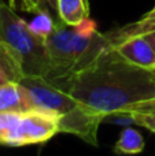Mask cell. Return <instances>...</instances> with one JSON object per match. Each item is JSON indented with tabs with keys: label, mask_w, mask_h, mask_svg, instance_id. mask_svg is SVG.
<instances>
[{
	"label": "cell",
	"mask_w": 155,
	"mask_h": 156,
	"mask_svg": "<svg viewBox=\"0 0 155 156\" xmlns=\"http://www.w3.org/2000/svg\"><path fill=\"white\" fill-rule=\"evenodd\" d=\"M43 8L49 12L52 16H56L59 19V10H58V0H41ZM60 21V19H59Z\"/></svg>",
	"instance_id": "16"
},
{
	"label": "cell",
	"mask_w": 155,
	"mask_h": 156,
	"mask_svg": "<svg viewBox=\"0 0 155 156\" xmlns=\"http://www.w3.org/2000/svg\"><path fill=\"white\" fill-rule=\"evenodd\" d=\"M55 86L104 118L124 116L135 104L155 99V69L128 62L110 44L85 69Z\"/></svg>",
	"instance_id": "1"
},
{
	"label": "cell",
	"mask_w": 155,
	"mask_h": 156,
	"mask_svg": "<svg viewBox=\"0 0 155 156\" xmlns=\"http://www.w3.org/2000/svg\"><path fill=\"white\" fill-rule=\"evenodd\" d=\"M144 16H155V5H154V7L153 8H151V10L150 11H148V12L147 14H146V15Z\"/></svg>",
	"instance_id": "17"
},
{
	"label": "cell",
	"mask_w": 155,
	"mask_h": 156,
	"mask_svg": "<svg viewBox=\"0 0 155 156\" xmlns=\"http://www.w3.org/2000/svg\"><path fill=\"white\" fill-rule=\"evenodd\" d=\"M144 149V138L137 130L132 127H126L122 130L120 138L114 145V151L117 154H139Z\"/></svg>",
	"instance_id": "10"
},
{
	"label": "cell",
	"mask_w": 155,
	"mask_h": 156,
	"mask_svg": "<svg viewBox=\"0 0 155 156\" xmlns=\"http://www.w3.org/2000/svg\"><path fill=\"white\" fill-rule=\"evenodd\" d=\"M3 3H4V0H0V7L3 5Z\"/></svg>",
	"instance_id": "18"
},
{
	"label": "cell",
	"mask_w": 155,
	"mask_h": 156,
	"mask_svg": "<svg viewBox=\"0 0 155 156\" xmlns=\"http://www.w3.org/2000/svg\"><path fill=\"white\" fill-rule=\"evenodd\" d=\"M59 133V118L43 110L21 112L5 138V147H25L48 141Z\"/></svg>",
	"instance_id": "5"
},
{
	"label": "cell",
	"mask_w": 155,
	"mask_h": 156,
	"mask_svg": "<svg viewBox=\"0 0 155 156\" xmlns=\"http://www.w3.org/2000/svg\"><path fill=\"white\" fill-rule=\"evenodd\" d=\"M133 111H137V112H153V114H155V99L146 100V101L135 104L133 107L129 108L128 112H126L124 116H126L129 112H133Z\"/></svg>",
	"instance_id": "15"
},
{
	"label": "cell",
	"mask_w": 155,
	"mask_h": 156,
	"mask_svg": "<svg viewBox=\"0 0 155 156\" xmlns=\"http://www.w3.org/2000/svg\"><path fill=\"white\" fill-rule=\"evenodd\" d=\"M133 34H142L148 43L153 45V48L155 49V27H147V29H142V30H137V32H133V33H129V34H125V36H120V37H109L110 43L114 40H118V38H122V37H126V36H133Z\"/></svg>",
	"instance_id": "14"
},
{
	"label": "cell",
	"mask_w": 155,
	"mask_h": 156,
	"mask_svg": "<svg viewBox=\"0 0 155 156\" xmlns=\"http://www.w3.org/2000/svg\"><path fill=\"white\" fill-rule=\"evenodd\" d=\"M21 82L27 89L33 108L51 112L59 118V133L77 136L89 145H98V130L104 119L103 115L44 77L25 76Z\"/></svg>",
	"instance_id": "3"
},
{
	"label": "cell",
	"mask_w": 155,
	"mask_h": 156,
	"mask_svg": "<svg viewBox=\"0 0 155 156\" xmlns=\"http://www.w3.org/2000/svg\"><path fill=\"white\" fill-rule=\"evenodd\" d=\"M56 23L58 22H54V16L51 14L47 12V11H43V12L37 14V18L30 23V27L38 36H41L43 38H47L49 36V33L54 30Z\"/></svg>",
	"instance_id": "11"
},
{
	"label": "cell",
	"mask_w": 155,
	"mask_h": 156,
	"mask_svg": "<svg viewBox=\"0 0 155 156\" xmlns=\"http://www.w3.org/2000/svg\"><path fill=\"white\" fill-rule=\"evenodd\" d=\"M33 110L27 89L22 82L0 85V112H25Z\"/></svg>",
	"instance_id": "7"
},
{
	"label": "cell",
	"mask_w": 155,
	"mask_h": 156,
	"mask_svg": "<svg viewBox=\"0 0 155 156\" xmlns=\"http://www.w3.org/2000/svg\"><path fill=\"white\" fill-rule=\"evenodd\" d=\"M25 77L21 58L4 41H0V85L7 82H21Z\"/></svg>",
	"instance_id": "8"
},
{
	"label": "cell",
	"mask_w": 155,
	"mask_h": 156,
	"mask_svg": "<svg viewBox=\"0 0 155 156\" xmlns=\"http://www.w3.org/2000/svg\"><path fill=\"white\" fill-rule=\"evenodd\" d=\"M111 45L128 62L140 67L155 69V49L142 34L118 38L111 41Z\"/></svg>",
	"instance_id": "6"
},
{
	"label": "cell",
	"mask_w": 155,
	"mask_h": 156,
	"mask_svg": "<svg viewBox=\"0 0 155 156\" xmlns=\"http://www.w3.org/2000/svg\"><path fill=\"white\" fill-rule=\"evenodd\" d=\"M0 41L7 43L18 54L25 76L47 77L49 56L45 38L38 36L8 3L0 7Z\"/></svg>",
	"instance_id": "4"
},
{
	"label": "cell",
	"mask_w": 155,
	"mask_h": 156,
	"mask_svg": "<svg viewBox=\"0 0 155 156\" xmlns=\"http://www.w3.org/2000/svg\"><path fill=\"white\" fill-rule=\"evenodd\" d=\"M129 119L135 122V123L140 125V126L148 129L150 132L155 133V114L153 112H137V111H133V112H129L128 115Z\"/></svg>",
	"instance_id": "13"
},
{
	"label": "cell",
	"mask_w": 155,
	"mask_h": 156,
	"mask_svg": "<svg viewBox=\"0 0 155 156\" xmlns=\"http://www.w3.org/2000/svg\"><path fill=\"white\" fill-rule=\"evenodd\" d=\"M45 43L49 56L45 80L54 85L85 69L111 44L107 34L99 33L96 23L89 18L77 25L58 22Z\"/></svg>",
	"instance_id": "2"
},
{
	"label": "cell",
	"mask_w": 155,
	"mask_h": 156,
	"mask_svg": "<svg viewBox=\"0 0 155 156\" xmlns=\"http://www.w3.org/2000/svg\"><path fill=\"white\" fill-rule=\"evenodd\" d=\"M8 4L14 10H21L25 12L40 14L45 11L41 5V0H8Z\"/></svg>",
	"instance_id": "12"
},
{
	"label": "cell",
	"mask_w": 155,
	"mask_h": 156,
	"mask_svg": "<svg viewBox=\"0 0 155 156\" xmlns=\"http://www.w3.org/2000/svg\"><path fill=\"white\" fill-rule=\"evenodd\" d=\"M59 19L66 25H77L89 18L88 0H58Z\"/></svg>",
	"instance_id": "9"
}]
</instances>
